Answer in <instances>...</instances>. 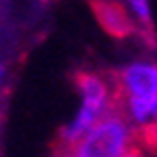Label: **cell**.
Returning a JSON list of instances; mask_svg holds the SVG:
<instances>
[{
    "label": "cell",
    "instance_id": "6da1fadb",
    "mask_svg": "<svg viewBox=\"0 0 157 157\" xmlns=\"http://www.w3.org/2000/svg\"><path fill=\"white\" fill-rule=\"evenodd\" d=\"M133 144V127L120 109H113L74 142L57 146V157H124Z\"/></svg>",
    "mask_w": 157,
    "mask_h": 157
},
{
    "label": "cell",
    "instance_id": "7a4b0ae2",
    "mask_svg": "<svg viewBox=\"0 0 157 157\" xmlns=\"http://www.w3.org/2000/svg\"><path fill=\"white\" fill-rule=\"evenodd\" d=\"M74 85H76L78 98H81V105H78V109H76L74 118L70 120V124L63 127L57 146H66V144L74 142L76 137H81L90 127H94L103 116H107L109 111L118 109L116 87L103 74L78 72L74 76Z\"/></svg>",
    "mask_w": 157,
    "mask_h": 157
},
{
    "label": "cell",
    "instance_id": "3957f363",
    "mask_svg": "<svg viewBox=\"0 0 157 157\" xmlns=\"http://www.w3.org/2000/svg\"><path fill=\"white\" fill-rule=\"evenodd\" d=\"M113 87L118 101H137V98L157 96V61L137 59L116 72Z\"/></svg>",
    "mask_w": 157,
    "mask_h": 157
},
{
    "label": "cell",
    "instance_id": "277c9868",
    "mask_svg": "<svg viewBox=\"0 0 157 157\" xmlns=\"http://www.w3.org/2000/svg\"><path fill=\"white\" fill-rule=\"evenodd\" d=\"M92 9H94L98 24L105 29V33L116 39H124L133 35V31L137 29L127 7L118 0H92Z\"/></svg>",
    "mask_w": 157,
    "mask_h": 157
},
{
    "label": "cell",
    "instance_id": "5b68a950",
    "mask_svg": "<svg viewBox=\"0 0 157 157\" xmlns=\"http://www.w3.org/2000/svg\"><path fill=\"white\" fill-rule=\"evenodd\" d=\"M124 7L137 26H151V0H124Z\"/></svg>",
    "mask_w": 157,
    "mask_h": 157
},
{
    "label": "cell",
    "instance_id": "8992f818",
    "mask_svg": "<svg viewBox=\"0 0 157 157\" xmlns=\"http://www.w3.org/2000/svg\"><path fill=\"white\" fill-rule=\"evenodd\" d=\"M124 157H148V155H146L140 146H137V144H133V146L127 151V155H124Z\"/></svg>",
    "mask_w": 157,
    "mask_h": 157
},
{
    "label": "cell",
    "instance_id": "52a82bcc",
    "mask_svg": "<svg viewBox=\"0 0 157 157\" xmlns=\"http://www.w3.org/2000/svg\"><path fill=\"white\" fill-rule=\"evenodd\" d=\"M2 83H5V66L0 63V90H2Z\"/></svg>",
    "mask_w": 157,
    "mask_h": 157
}]
</instances>
